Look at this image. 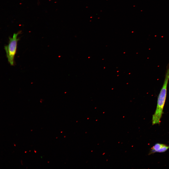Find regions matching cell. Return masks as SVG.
Instances as JSON below:
<instances>
[{
  "mask_svg": "<svg viewBox=\"0 0 169 169\" xmlns=\"http://www.w3.org/2000/svg\"><path fill=\"white\" fill-rule=\"evenodd\" d=\"M27 152V151H25V153H26Z\"/></svg>",
  "mask_w": 169,
  "mask_h": 169,
  "instance_id": "6",
  "label": "cell"
},
{
  "mask_svg": "<svg viewBox=\"0 0 169 169\" xmlns=\"http://www.w3.org/2000/svg\"><path fill=\"white\" fill-rule=\"evenodd\" d=\"M34 151L35 153H36L37 151H35V150H34Z\"/></svg>",
  "mask_w": 169,
  "mask_h": 169,
  "instance_id": "4",
  "label": "cell"
},
{
  "mask_svg": "<svg viewBox=\"0 0 169 169\" xmlns=\"http://www.w3.org/2000/svg\"><path fill=\"white\" fill-rule=\"evenodd\" d=\"M31 151V150H29V151L30 152V151Z\"/></svg>",
  "mask_w": 169,
  "mask_h": 169,
  "instance_id": "7",
  "label": "cell"
},
{
  "mask_svg": "<svg viewBox=\"0 0 169 169\" xmlns=\"http://www.w3.org/2000/svg\"><path fill=\"white\" fill-rule=\"evenodd\" d=\"M14 146H15V145L14 144Z\"/></svg>",
  "mask_w": 169,
  "mask_h": 169,
  "instance_id": "5",
  "label": "cell"
},
{
  "mask_svg": "<svg viewBox=\"0 0 169 169\" xmlns=\"http://www.w3.org/2000/svg\"><path fill=\"white\" fill-rule=\"evenodd\" d=\"M169 80V63L168 64L166 71L165 78L162 87L158 96L156 108L152 115L153 125L159 124L163 113V110L165 102L168 84Z\"/></svg>",
  "mask_w": 169,
  "mask_h": 169,
  "instance_id": "1",
  "label": "cell"
},
{
  "mask_svg": "<svg viewBox=\"0 0 169 169\" xmlns=\"http://www.w3.org/2000/svg\"><path fill=\"white\" fill-rule=\"evenodd\" d=\"M19 34V32L14 33L12 37H9L8 44L4 47L8 61L11 65H14V57L16 52L17 42L19 40L17 37Z\"/></svg>",
  "mask_w": 169,
  "mask_h": 169,
  "instance_id": "2",
  "label": "cell"
},
{
  "mask_svg": "<svg viewBox=\"0 0 169 169\" xmlns=\"http://www.w3.org/2000/svg\"><path fill=\"white\" fill-rule=\"evenodd\" d=\"M169 149V146L163 144L156 143L151 148L148 154L150 155L156 153L164 152Z\"/></svg>",
  "mask_w": 169,
  "mask_h": 169,
  "instance_id": "3",
  "label": "cell"
}]
</instances>
